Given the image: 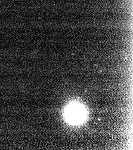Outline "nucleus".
I'll use <instances>...</instances> for the list:
<instances>
[{
    "instance_id": "nucleus-1",
    "label": "nucleus",
    "mask_w": 133,
    "mask_h": 150,
    "mask_svg": "<svg viewBox=\"0 0 133 150\" xmlns=\"http://www.w3.org/2000/svg\"><path fill=\"white\" fill-rule=\"evenodd\" d=\"M67 121L73 125L81 123L85 118V109L80 104L72 103L66 108L65 112Z\"/></svg>"
}]
</instances>
